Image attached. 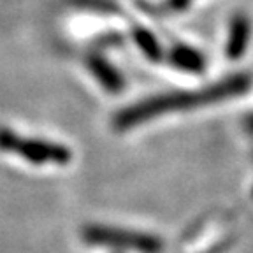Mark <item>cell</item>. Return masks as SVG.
<instances>
[{
  "label": "cell",
  "mask_w": 253,
  "mask_h": 253,
  "mask_svg": "<svg viewBox=\"0 0 253 253\" xmlns=\"http://www.w3.org/2000/svg\"><path fill=\"white\" fill-rule=\"evenodd\" d=\"M250 78L248 76H234L221 83L214 84L211 88H206L201 91H179V93H169L162 95V97H155V99L144 100L141 104L128 107V109L122 111L116 116V126L120 128H130V126L137 125L141 122H146L155 116L166 115L170 111H179V109H188V107L195 106H204V104L218 102V100L229 99L237 93L248 88Z\"/></svg>",
  "instance_id": "cell-1"
},
{
  "label": "cell",
  "mask_w": 253,
  "mask_h": 253,
  "mask_svg": "<svg viewBox=\"0 0 253 253\" xmlns=\"http://www.w3.org/2000/svg\"><path fill=\"white\" fill-rule=\"evenodd\" d=\"M84 239L95 245L116 246V248L137 250L144 253H160L162 241L158 237L146 236V234L130 232L122 229H109V227H88L83 232Z\"/></svg>",
  "instance_id": "cell-3"
},
{
  "label": "cell",
  "mask_w": 253,
  "mask_h": 253,
  "mask_svg": "<svg viewBox=\"0 0 253 253\" xmlns=\"http://www.w3.org/2000/svg\"><path fill=\"white\" fill-rule=\"evenodd\" d=\"M91 69H93V72L97 74V78L104 83V86H107L109 90H118L120 88L122 81H120V78L115 72L111 71L109 65H106V63L100 62V60H95V62H91Z\"/></svg>",
  "instance_id": "cell-6"
},
{
  "label": "cell",
  "mask_w": 253,
  "mask_h": 253,
  "mask_svg": "<svg viewBox=\"0 0 253 253\" xmlns=\"http://www.w3.org/2000/svg\"><path fill=\"white\" fill-rule=\"evenodd\" d=\"M250 37V21L245 16H236L232 21L229 34V46H227V55L232 60L239 58L243 55Z\"/></svg>",
  "instance_id": "cell-4"
},
{
  "label": "cell",
  "mask_w": 253,
  "mask_h": 253,
  "mask_svg": "<svg viewBox=\"0 0 253 253\" xmlns=\"http://www.w3.org/2000/svg\"><path fill=\"white\" fill-rule=\"evenodd\" d=\"M170 60L176 67L183 69V71H188V72H202L204 69V60L202 56L199 55L197 51L194 49H190V47L185 46H178L176 49L172 51L170 55Z\"/></svg>",
  "instance_id": "cell-5"
},
{
  "label": "cell",
  "mask_w": 253,
  "mask_h": 253,
  "mask_svg": "<svg viewBox=\"0 0 253 253\" xmlns=\"http://www.w3.org/2000/svg\"><path fill=\"white\" fill-rule=\"evenodd\" d=\"M0 150L18 153L28 162L41 164H67L72 153L62 144L39 141V139H23L7 128H0Z\"/></svg>",
  "instance_id": "cell-2"
},
{
  "label": "cell",
  "mask_w": 253,
  "mask_h": 253,
  "mask_svg": "<svg viewBox=\"0 0 253 253\" xmlns=\"http://www.w3.org/2000/svg\"><path fill=\"white\" fill-rule=\"evenodd\" d=\"M135 39H137L139 46H141L142 49L148 53V55L157 58V56H158V46H157V42H155V39L150 36V34H146V32L141 30V32H137V34H135Z\"/></svg>",
  "instance_id": "cell-7"
}]
</instances>
